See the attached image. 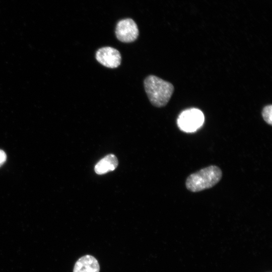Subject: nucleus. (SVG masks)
Returning a JSON list of instances; mask_svg holds the SVG:
<instances>
[{"instance_id":"nucleus-1","label":"nucleus","mask_w":272,"mask_h":272,"mask_svg":"<svg viewBox=\"0 0 272 272\" xmlns=\"http://www.w3.org/2000/svg\"><path fill=\"white\" fill-rule=\"evenodd\" d=\"M222 177V171L216 165H210L189 175L186 179L187 189L197 192L212 188Z\"/></svg>"},{"instance_id":"nucleus-2","label":"nucleus","mask_w":272,"mask_h":272,"mask_svg":"<svg viewBox=\"0 0 272 272\" xmlns=\"http://www.w3.org/2000/svg\"><path fill=\"white\" fill-rule=\"evenodd\" d=\"M144 87L151 103L158 107L165 106L174 91L171 83L153 75L145 79Z\"/></svg>"},{"instance_id":"nucleus-3","label":"nucleus","mask_w":272,"mask_h":272,"mask_svg":"<svg viewBox=\"0 0 272 272\" xmlns=\"http://www.w3.org/2000/svg\"><path fill=\"white\" fill-rule=\"evenodd\" d=\"M204 120V115L200 110L191 108L180 114L177 119V125L181 130L191 132L201 126Z\"/></svg>"},{"instance_id":"nucleus-4","label":"nucleus","mask_w":272,"mask_h":272,"mask_svg":"<svg viewBox=\"0 0 272 272\" xmlns=\"http://www.w3.org/2000/svg\"><path fill=\"white\" fill-rule=\"evenodd\" d=\"M117 39L123 42H131L137 39L139 36V29L136 23L131 19L119 21L115 29Z\"/></svg>"},{"instance_id":"nucleus-5","label":"nucleus","mask_w":272,"mask_h":272,"mask_svg":"<svg viewBox=\"0 0 272 272\" xmlns=\"http://www.w3.org/2000/svg\"><path fill=\"white\" fill-rule=\"evenodd\" d=\"M96 58L106 67L116 68L120 64L121 57L117 49L111 47H104L97 50Z\"/></svg>"},{"instance_id":"nucleus-6","label":"nucleus","mask_w":272,"mask_h":272,"mask_svg":"<svg viewBox=\"0 0 272 272\" xmlns=\"http://www.w3.org/2000/svg\"><path fill=\"white\" fill-rule=\"evenodd\" d=\"M100 266L96 258L91 255L80 257L75 263L73 272H99Z\"/></svg>"},{"instance_id":"nucleus-7","label":"nucleus","mask_w":272,"mask_h":272,"mask_svg":"<svg viewBox=\"0 0 272 272\" xmlns=\"http://www.w3.org/2000/svg\"><path fill=\"white\" fill-rule=\"evenodd\" d=\"M116 157L109 154L101 159L95 166V171L98 174H103L113 171L118 165Z\"/></svg>"},{"instance_id":"nucleus-8","label":"nucleus","mask_w":272,"mask_h":272,"mask_svg":"<svg viewBox=\"0 0 272 272\" xmlns=\"http://www.w3.org/2000/svg\"><path fill=\"white\" fill-rule=\"evenodd\" d=\"M262 116L264 120L270 125L272 124V106H265L262 111Z\"/></svg>"},{"instance_id":"nucleus-9","label":"nucleus","mask_w":272,"mask_h":272,"mask_svg":"<svg viewBox=\"0 0 272 272\" xmlns=\"http://www.w3.org/2000/svg\"><path fill=\"white\" fill-rule=\"evenodd\" d=\"M6 154L4 151L0 150V166H1L6 160Z\"/></svg>"}]
</instances>
